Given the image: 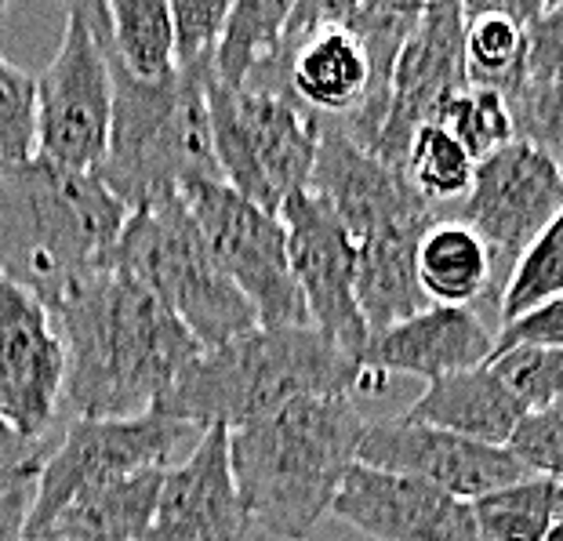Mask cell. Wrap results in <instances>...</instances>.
I'll return each mask as SVG.
<instances>
[{"mask_svg": "<svg viewBox=\"0 0 563 541\" xmlns=\"http://www.w3.org/2000/svg\"><path fill=\"white\" fill-rule=\"evenodd\" d=\"M66 345L63 411L139 418L161 404L203 349L150 287L124 269L88 276L52 306Z\"/></svg>", "mask_w": 563, "mask_h": 541, "instance_id": "cell-1", "label": "cell"}, {"mask_svg": "<svg viewBox=\"0 0 563 541\" xmlns=\"http://www.w3.org/2000/svg\"><path fill=\"white\" fill-rule=\"evenodd\" d=\"M128 208L95 172L33 156L0 161V276L52 309L95 273L113 269Z\"/></svg>", "mask_w": 563, "mask_h": 541, "instance_id": "cell-2", "label": "cell"}, {"mask_svg": "<svg viewBox=\"0 0 563 541\" xmlns=\"http://www.w3.org/2000/svg\"><path fill=\"white\" fill-rule=\"evenodd\" d=\"M367 418L353 396H317L230 432V465L251 527L306 541L356 465Z\"/></svg>", "mask_w": 563, "mask_h": 541, "instance_id": "cell-3", "label": "cell"}, {"mask_svg": "<svg viewBox=\"0 0 563 541\" xmlns=\"http://www.w3.org/2000/svg\"><path fill=\"white\" fill-rule=\"evenodd\" d=\"M367 371L317 328H255L203 349L153 411L197 429H241L317 396H350Z\"/></svg>", "mask_w": 563, "mask_h": 541, "instance_id": "cell-4", "label": "cell"}, {"mask_svg": "<svg viewBox=\"0 0 563 541\" xmlns=\"http://www.w3.org/2000/svg\"><path fill=\"white\" fill-rule=\"evenodd\" d=\"M102 8L106 4L99 0V37ZM106 58H110L113 117L110 150L95 172L106 189L128 211H135L164 194H183L200 183H222L208 113L211 63L175 69L164 80H135L110 52Z\"/></svg>", "mask_w": 563, "mask_h": 541, "instance_id": "cell-5", "label": "cell"}, {"mask_svg": "<svg viewBox=\"0 0 563 541\" xmlns=\"http://www.w3.org/2000/svg\"><path fill=\"white\" fill-rule=\"evenodd\" d=\"M113 269L150 287L200 349H219L258 328L255 309L203 244L183 194H164L128 211Z\"/></svg>", "mask_w": 563, "mask_h": 541, "instance_id": "cell-6", "label": "cell"}, {"mask_svg": "<svg viewBox=\"0 0 563 541\" xmlns=\"http://www.w3.org/2000/svg\"><path fill=\"white\" fill-rule=\"evenodd\" d=\"M208 113L214 161L233 194L277 214L287 197L309 186L323 120L306 106L266 91L225 88L208 77Z\"/></svg>", "mask_w": 563, "mask_h": 541, "instance_id": "cell-7", "label": "cell"}, {"mask_svg": "<svg viewBox=\"0 0 563 541\" xmlns=\"http://www.w3.org/2000/svg\"><path fill=\"white\" fill-rule=\"evenodd\" d=\"M200 432L203 429L161 411L139 418H74L58 443H52L33 484L26 541L41 538L55 516L84 490L183 462L197 448Z\"/></svg>", "mask_w": 563, "mask_h": 541, "instance_id": "cell-8", "label": "cell"}, {"mask_svg": "<svg viewBox=\"0 0 563 541\" xmlns=\"http://www.w3.org/2000/svg\"><path fill=\"white\" fill-rule=\"evenodd\" d=\"M113 84L99 37V0L66 8L55 58L37 77V156L69 172H99L110 150Z\"/></svg>", "mask_w": 563, "mask_h": 541, "instance_id": "cell-9", "label": "cell"}, {"mask_svg": "<svg viewBox=\"0 0 563 541\" xmlns=\"http://www.w3.org/2000/svg\"><path fill=\"white\" fill-rule=\"evenodd\" d=\"M563 211V172L542 150L509 142L506 150L476 164L473 186L459 203V222L484 240L490 255V284L484 306L476 309L498 334V306L512 269L538 233Z\"/></svg>", "mask_w": 563, "mask_h": 541, "instance_id": "cell-10", "label": "cell"}, {"mask_svg": "<svg viewBox=\"0 0 563 541\" xmlns=\"http://www.w3.org/2000/svg\"><path fill=\"white\" fill-rule=\"evenodd\" d=\"M183 200L219 269L255 309L258 328H309L302 291L287 262V233L277 214L233 194L225 183L189 186L183 189Z\"/></svg>", "mask_w": 563, "mask_h": 541, "instance_id": "cell-11", "label": "cell"}, {"mask_svg": "<svg viewBox=\"0 0 563 541\" xmlns=\"http://www.w3.org/2000/svg\"><path fill=\"white\" fill-rule=\"evenodd\" d=\"M277 219L287 233V262L302 291L309 328L361 360L371 339L356 306V244L328 203L309 189L287 197Z\"/></svg>", "mask_w": 563, "mask_h": 541, "instance_id": "cell-12", "label": "cell"}, {"mask_svg": "<svg viewBox=\"0 0 563 541\" xmlns=\"http://www.w3.org/2000/svg\"><path fill=\"white\" fill-rule=\"evenodd\" d=\"M66 345L52 309L0 276V422L33 443L63 415Z\"/></svg>", "mask_w": 563, "mask_h": 541, "instance_id": "cell-13", "label": "cell"}, {"mask_svg": "<svg viewBox=\"0 0 563 541\" xmlns=\"http://www.w3.org/2000/svg\"><path fill=\"white\" fill-rule=\"evenodd\" d=\"M465 88H470V77H465L462 4H422V19L393 69L389 113L375 156L400 172L415 131L437 124L443 106L459 99Z\"/></svg>", "mask_w": 563, "mask_h": 541, "instance_id": "cell-14", "label": "cell"}, {"mask_svg": "<svg viewBox=\"0 0 563 541\" xmlns=\"http://www.w3.org/2000/svg\"><path fill=\"white\" fill-rule=\"evenodd\" d=\"M356 462L382 468V473L422 479V484L470 505L527 476L506 448H487V443L462 440L433 426L407 422L404 415L386 418V422H367Z\"/></svg>", "mask_w": 563, "mask_h": 541, "instance_id": "cell-15", "label": "cell"}, {"mask_svg": "<svg viewBox=\"0 0 563 541\" xmlns=\"http://www.w3.org/2000/svg\"><path fill=\"white\" fill-rule=\"evenodd\" d=\"M306 189L339 214L353 244L404 230V225L437 222V211L407 186L404 172L361 150L334 124L320 128L317 164Z\"/></svg>", "mask_w": 563, "mask_h": 541, "instance_id": "cell-16", "label": "cell"}, {"mask_svg": "<svg viewBox=\"0 0 563 541\" xmlns=\"http://www.w3.org/2000/svg\"><path fill=\"white\" fill-rule=\"evenodd\" d=\"M331 516L371 541H481L470 501L361 462L345 473Z\"/></svg>", "mask_w": 563, "mask_h": 541, "instance_id": "cell-17", "label": "cell"}, {"mask_svg": "<svg viewBox=\"0 0 563 541\" xmlns=\"http://www.w3.org/2000/svg\"><path fill=\"white\" fill-rule=\"evenodd\" d=\"M251 531L230 465V429L211 426L183 462L164 468L157 512L142 541H247Z\"/></svg>", "mask_w": 563, "mask_h": 541, "instance_id": "cell-18", "label": "cell"}, {"mask_svg": "<svg viewBox=\"0 0 563 541\" xmlns=\"http://www.w3.org/2000/svg\"><path fill=\"white\" fill-rule=\"evenodd\" d=\"M495 356V331L470 306H429L371 334L361 367L367 375H418L426 382L484 367Z\"/></svg>", "mask_w": 563, "mask_h": 541, "instance_id": "cell-19", "label": "cell"}, {"mask_svg": "<svg viewBox=\"0 0 563 541\" xmlns=\"http://www.w3.org/2000/svg\"><path fill=\"white\" fill-rule=\"evenodd\" d=\"M404 418L418 426L454 432L462 440L487 443V448H506L527 411L517 396L501 386L495 371L484 364L429 382L426 393L407 407Z\"/></svg>", "mask_w": 563, "mask_h": 541, "instance_id": "cell-20", "label": "cell"}, {"mask_svg": "<svg viewBox=\"0 0 563 541\" xmlns=\"http://www.w3.org/2000/svg\"><path fill=\"white\" fill-rule=\"evenodd\" d=\"M429 225H404V230L356 244V306H361L371 334L429 309L415 269L418 244Z\"/></svg>", "mask_w": 563, "mask_h": 541, "instance_id": "cell-21", "label": "cell"}, {"mask_svg": "<svg viewBox=\"0 0 563 541\" xmlns=\"http://www.w3.org/2000/svg\"><path fill=\"white\" fill-rule=\"evenodd\" d=\"M542 4L534 0H470L462 4L465 19V77L470 88H490L512 95L523 84L527 66V26Z\"/></svg>", "mask_w": 563, "mask_h": 541, "instance_id": "cell-22", "label": "cell"}, {"mask_svg": "<svg viewBox=\"0 0 563 541\" xmlns=\"http://www.w3.org/2000/svg\"><path fill=\"white\" fill-rule=\"evenodd\" d=\"M164 468L135 473L77 495L47 527L55 541H142L157 512Z\"/></svg>", "mask_w": 563, "mask_h": 541, "instance_id": "cell-23", "label": "cell"}, {"mask_svg": "<svg viewBox=\"0 0 563 541\" xmlns=\"http://www.w3.org/2000/svg\"><path fill=\"white\" fill-rule=\"evenodd\" d=\"M418 287L429 306L481 309L490 284V255L484 240L459 219H437L418 244Z\"/></svg>", "mask_w": 563, "mask_h": 541, "instance_id": "cell-24", "label": "cell"}, {"mask_svg": "<svg viewBox=\"0 0 563 541\" xmlns=\"http://www.w3.org/2000/svg\"><path fill=\"white\" fill-rule=\"evenodd\" d=\"M102 44L135 80H164L175 74V26L167 0H113V4H106Z\"/></svg>", "mask_w": 563, "mask_h": 541, "instance_id": "cell-25", "label": "cell"}, {"mask_svg": "<svg viewBox=\"0 0 563 541\" xmlns=\"http://www.w3.org/2000/svg\"><path fill=\"white\" fill-rule=\"evenodd\" d=\"M291 8L295 4L287 0H236L230 4L211 58V77L225 88H244L247 77L280 52Z\"/></svg>", "mask_w": 563, "mask_h": 541, "instance_id": "cell-26", "label": "cell"}, {"mask_svg": "<svg viewBox=\"0 0 563 541\" xmlns=\"http://www.w3.org/2000/svg\"><path fill=\"white\" fill-rule=\"evenodd\" d=\"M481 541H545L563 523V487L542 476H523L473 501Z\"/></svg>", "mask_w": 563, "mask_h": 541, "instance_id": "cell-27", "label": "cell"}, {"mask_svg": "<svg viewBox=\"0 0 563 541\" xmlns=\"http://www.w3.org/2000/svg\"><path fill=\"white\" fill-rule=\"evenodd\" d=\"M400 172L407 178V186L437 211L440 203L465 200V194H470V186H473L476 164L440 124H426L407 142Z\"/></svg>", "mask_w": 563, "mask_h": 541, "instance_id": "cell-28", "label": "cell"}, {"mask_svg": "<svg viewBox=\"0 0 563 541\" xmlns=\"http://www.w3.org/2000/svg\"><path fill=\"white\" fill-rule=\"evenodd\" d=\"M563 295V211L545 225L512 269L498 306V331L523 312L553 302Z\"/></svg>", "mask_w": 563, "mask_h": 541, "instance_id": "cell-29", "label": "cell"}, {"mask_svg": "<svg viewBox=\"0 0 563 541\" xmlns=\"http://www.w3.org/2000/svg\"><path fill=\"white\" fill-rule=\"evenodd\" d=\"M437 124L470 153L473 164H481L498 150H506L509 142H517L506 95L490 88H465L459 99L443 106Z\"/></svg>", "mask_w": 563, "mask_h": 541, "instance_id": "cell-30", "label": "cell"}, {"mask_svg": "<svg viewBox=\"0 0 563 541\" xmlns=\"http://www.w3.org/2000/svg\"><path fill=\"white\" fill-rule=\"evenodd\" d=\"M487 367L495 371L523 411H549V407L563 404V349H534L520 345L509 353H498L487 360Z\"/></svg>", "mask_w": 563, "mask_h": 541, "instance_id": "cell-31", "label": "cell"}, {"mask_svg": "<svg viewBox=\"0 0 563 541\" xmlns=\"http://www.w3.org/2000/svg\"><path fill=\"white\" fill-rule=\"evenodd\" d=\"M8 4L0 0V19ZM37 156V77L0 55V161Z\"/></svg>", "mask_w": 563, "mask_h": 541, "instance_id": "cell-32", "label": "cell"}, {"mask_svg": "<svg viewBox=\"0 0 563 541\" xmlns=\"http://www.w3.org/2000/svg\"><path fill=\"white\" fill-rule=\"evenodd\" d=\"M517 142L542 150L563 172V80L560 84H520L506 95Z\"/></svg>", "mask_w": 563, "mask_h": 541, "instance_id": "cell-33", "label": "cell"}, {"mask_svg": "<svg viewBox=\"0 0 563 541\" xmlns=\"http://www.w3.org/2000/svg\"><path fill=\"white\" fill-rule=\"evenodd\" d=\"M175 26V69L211 63L219 47L230 0H167Z\"/></svg>", "mask_w": 563, "mask_h": 541, "instance_id": "cell-34", "label": "cell"}, {"mask_svg": "<svg viewBox=\"0 0 563 541\" xmlns=\"http://www.w3.org/2000/svg\"><path fill=\"white\" fill-rule=\"evenodd\" d=\"M506 451L523 465L527 476L553 479L556 487H563V407L527 415Z\"/></svg>", "mask_w": 563, "mask_h": 541, "instance_id": "cell-35", "label": "cell"}, {"mask_svg": "<svg viewBox=\"0 0 563 541\" xmlns=\"http://www.w3.org/2000/svg\"><path fill=\"white\" fill-rule=\"evenodd\" d=\"M563 80V4H542L527 26V66L523 84Z\"/></svg>", "mask_w": 563, "mask_h": 541, "instance_id": "cell-36", "label": "cell"}, {"mask_svg": "<svg viewBox=\"0 0 563 541\" xmlns=\"http://www.w3.org/2000/svg\"><path fill=\"white\" fill-rule=\"evenodd\" d=\"M534 345V349H563V295L553 302L523 312L495 334V356L509 349Z\"/></svg>", "mask_w": 563, "mask_h": 541, "instance_id": "cell-37", "label": "cell"}, {"mask_svg": "<svg viewBox=\"0 0 563 541\" xmlns=\"http://www.w3.org/2000/svg\"><path fill=\"white\" fill-rule=\"evenodd\" d=\"M47 451H52V440L33 443L0 422V484H8V479H37Z\"/></svg>", "mask_w": 563, "mask_h": 541, "instance_id": "cell-38", "label": "cell"}, {"mask_svg": "<svg viewBox=\"0 0 563 541\" xmlns=\"http://www.w3.org/2000/svg\"><path fill=\"white\" fill-rule=\"evenodd\" d=\"M37 479H8L0 484V541H26V516Z\"/></svg>", "mask_w": 563, "mask_h": 541, "instance_id": "cell-39", "label": "cell"}, {"mask_svg": "<svg viewBox=\"0 0 563 541\" xmlns=\"http://www.w3.org/2000/svg\"><path fill=\"white\" fill-rule=\"evenodd\" d=\"M545 541H563V523H560V527H556V531H553V534H549Z\"/></svg>", "mask_w": 563, "mask_h": 541, "instance_id": "cell-40", "label": "cell"}, {"mask_svg": "<svg viewBox=\"0 0 563 541\" xmlns=\"http://www.w3.org/2000/svg\"><path fill=\"white\" fill-rule=\"evenodd\" d=\"M33 541H55V538H47V534H41V538H33Z\"/></svg>", "mask_w": 563, "mask_h": 541, "instance_id": "cell-41", "label": "cell"}, {"mask_svg": "<svg viewBox=\"0 0 563 541\" xmlns=\"http://www.w3.org/2000/svg\"><path fill=\"white\" fill-rule=\"evenodd\" d=\"M560 407H563V404H560Z\"/></svg>", "mask_w": 563, "mask_h": 541, "instance_id": "cell-42", "label": "cell"}]
</instances>
